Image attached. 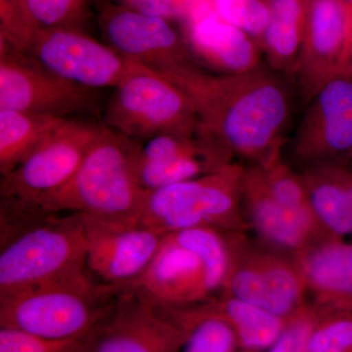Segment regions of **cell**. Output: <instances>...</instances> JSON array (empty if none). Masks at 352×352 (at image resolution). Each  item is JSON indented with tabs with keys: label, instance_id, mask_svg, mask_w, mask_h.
Listing matches in <instances>:
<instances>
[{
	"label": "cell",
	"instance_id": "8992f818",
	"mask_svg": "<svg viewBox=\"0 0 352 352\" xmlns=\"http://www.w3.org/2000/svg\"><path fill=\"white\" fill-rule=\"evenodd\" d=\"M105 129L103 122L63 119L38 148L0 179V210H43L41 204L73 177Z\"/></svg>",
	"mask_w": 352,
	"mask_h": 352
},
{
	"label": "cell",
	"instance_id": "7a4b0ae2",
	"mask_svg": "<svg viewBox=\"0 0 352 352\" xmlns=\"http://www.w3.org/2000/svg\"><path fill=\"white\" fill-rule=\"evenodd\" d=\"M139 143L105 126L73 177L46 198L41 208L139 223L150 192L136 182L132 168Z\"/></svg>",
	"mask_w": 352,
	"mask_h": 352
},
{
	"label": "cell",
	"instance_id": "44dd1931",
	"mask_svg": "<svg viewBox=\"0 0 352 352\" xmlns=\"http://www.w3.org/2000/svg\"><path fill=\"white\" fill-rule=\"evenodd\" d=\"M305 189L321 226L333 238L352 236V176L342 170L327 171L311 178Z\"/></svg>",
	"mask_w": 352,
	"mask_h": 352
},
{
	"label": "cell",
	"instance_id": "484cf974",
	"mask_svg": "<svg viewBox=\"0 0 352 352\" xmlns=\"http://www.w3.org/2000/svg\"><path fill=\"white\" fill-rule=\"evenodd\" d=\"M177 311L189 328L184 352H232L235 333L226 319L205 305L187 310L177 307Z\"/></svg>",
	"mask_w": 352,
	"mask_h": 352
},
{
	"label": "cell",
	"instance_id": "d4e9b609",
	"mask_svg": "<svg viewBox=\"0 0 352 352\" xmlns=\"http://www.w3.org/2000/svg\"><path fill=\"white\" fill-rule=\"evenodd\" d=\"M173 239L195 252L205 266L210 295L222 291L229 266L226 239L217 229L195 227L170 233Z\"/></svg>",
	"mask_w": 352,
	"mask_h": 352
},
{
	"label": "cell",
	"instance_id": "ffe728a7",
	"mask_svg": "<svg viewBox=\"0 0 352 352\" xmlns=\"http://www.w3.org/2000/svg\"><path fill=\"white\" fill-rule=\"evenodd\" d=\"M352 22V7L340 0H307L303 41L321 59L342 61Z\"/></svg>",
	"mask_w": 352,
	"mask_h": 352
},
{
	"label": "cell",
	"instance_id": "cb8c5ba5",
	"mask_svg": "<svg viewBox=\"0 0 352 352\" xmlns=\"http://www.w3.org/2000/svg\"><path fill=\"white\" fill-rule=\"evenodd\" d=\"M270 22L263 34L266 47L280 59L298 52L303 39L307 0H264Z\"/></svg>",
	"mask_w": 352,
	"mask_h": 352
},
{
	"label": "cell",
	"instance_id": "7402d4cb",
	"mask_svg": "<svg viewBox=\"0 0 352 352\" xmlns=\"http://www.w3.org/2000/svg\"><path fill=\"white\" fill-rule=\"evenodd\" d=\"M62 120L63 118L0 110V175L17 168Z\"/></svg>",
	"mask_w": 352,
	"mask_h": 352
},
{
	"label": "cell",
	"instance_id": "4dcf8cb0",
	"mask_svg": "<svg viewBox=\"0 0 352 352\" xmlns=\"http://www.w3.org/2000/svg\"><path fill=\"white\" fill-rule=\"evenodd\" d=\"M307 352H352V315L342 314L312 333Z\"/></svg>",
	"mask_w": 352,
	"mask_h": 352
},
{
	"label": "cell",
	"instance_id": "83f0119b",
	"mask_svg": "<svg viewBox=\"0 0 352 352\" xmlns=\"http://www.w3.org/2000/svg\"><path fill=\"white\" fill-rule=\"evenodd\" d=\"M36 31L21 0H0V53L28 54Z\"/></svg>",
	"mask_w": 352,
	"mask_h": 352
},
{
	"label": "cell",
	"instance_id": "f546056e",
	"mask_svg": "<svg viewBox=\"0 0 352 352\" xmlns=\"http://www.w3.org/2000/svg\"><path fill=\"white\" fill-rule=\"evenodd\" d=\"M85 338L51 340L17 329L0 327V352H80Z\"/></svg>",
	"mask_w": 352,
	"mask_h": 352
},
{
	"label": "cell",
	"instance_id": "2e32d148",
	"mask_svg": "<svg viewBox=\"0 0 352 352\" xmlns=\"http://www.w3.org/2000/svg\"><path fill=\"white\" fill-rule=\"evenodd\" d=\"M245 208L250 222L264 241L298 256L314 244L319 223L314 210H293L278 203L264 185L252 176L247 183Z\"/></svg>",
	"mask_w": 352,
	"mask_h": 352
},
{
	"label": "cell",
	"instance_id": "9a60e30c",
	"mask_svg": "<svg viewBox=\"0 0 352 352\" xmlns=\"http://www.w3.org/2000/svg\"><path fill=\"white\" fill-rule=\"evenodd\" d=\"M129 288L164 307H190L210 298L201 258L178 244L170 234H166L151 263Z\"/></svg>",
	"mask_w": 352,
	"mask_h": 352
},
{
	"label": "cell",
	"instance_id": "e0dca14e",
	"mask_svg": "<svg viewBox=\"0 0 352 352\" xmlns=\"http://www.w3.org/2000/svg\"><path fill=\"white\" fill-rule=\"evenodd\" d=\"M298 258L305 291L322 305L352 311V244L333 239Z\"/></svg>",
	"mask_w": 352,
	"mask_h": 352
},
{
	"label": "cell",
	"instance_id": "836d02e7",
	"mask_svg": "<svg viewBox=\"0 0 352 352\" xmlns=\"http://www.w3.org/2000/svg\"><path fill=\"white\" fill-rule=\"evenodd\" d=\"M342 62L344 64V66H346L347 75H352V22Z\"/></svg>",
	"mask_w": 352,
	"mask_h": 352
},
{
	"label": "cell",
	"instance_id": "8fae6325",
	"mask_svg": "<svg viewBox=\"0 0 352 352\" xmlns=\"http://www.w3.org/2000/svg\"><path fill=\"white\" fill-rule=\"evenodd\" d=\"M87 267L95 281L126 289L151 263L166 234L141 223L110 221L83 214Z\"/></svg>",
	"mask_w": 352,
	"mask_h": 352
},
{
	"label": "cell",
	"instance_id": "3957f363",
	"mask_svg": "<svg viewBox=\"0 0 352 352\" xmlns=\"http://www.w3.org/2000/svg\"><path fill=\"white\" fill-rule=\"evenodd\" d=\"M82 214L51 212L0 243V298L39 287L94 280L87 267Z\"/></svg>",
	"mask_w": 352,
	"mask_h": 352
},
{
	"label": "cell",
	"instance_id": "277c9868",
	"mask_svg": "<svg viewBox=\"0 0 352 352\" xmlns=\"http://www.w3.org/2000/svg\"><path fill=\"white\" fill-rule=\"evenodd\" d=\"M102 112L108 129L139 142L160 135H193L201 127L182 89L156 69L134 61Z\"/></svg>",
	"mask_w": 352,
	"mask_h": 352
},
{
	"label": "cell",
	"instance_id": "7c38bea8",
	"mask_svg": "<svg viewBox=\"0 0 352 352\" xmlns=\"http://www.w3.org/2000/svg\"><path fill=\"white\" fill-rule=\"evenodd\" d=\"M228 272L222 292L283 317L295 311L305 293L298 266L286 259L259 252H247L236 240H226Z\"/></svg>",
	"mask_w": 352,
	"mask_h": 352
},
{
	"label": "cell",
	"instance_id": "ba28073f",
	"mask_svg": "<svg viewBox=\"0 0 352 352\" xmlns=\"http://www.w3.org/2000/svg\"><path fill=\"white\" fill-rule=\"evenodd\" d=\"M188 335L170 307L127 288L85 336L80 352H177Z\"/></svg>",
	"mask_w": 352,
	"mask_h": 352
},
{
	"label": "cell",
	"instance_id": "4fadbf2b",
	"mask_svg": "<svg viewBox=\"0 0 352 352\" xmlns=\"http://www.w3.org/2000/svg\"><path fill=\"white\" fill-rule=\"evenodd\" d=\"M226 153L201 124L193 135H160L139 143L132 168L138 184L154 191L226 166Z\"/></svg>",
	"mask_w": 352,
	"mask_h": 352
},
{
	"label": "cell",
	"instance_id": "4316f807",
	"mask_svg": "<svg viewBox=\"0 0 352 352\" xmlns=\"http://www.w3.org/2000/svg\"><path fill=\"white\" fill-rule=\"evenodd\" d=\"M36 30L82 31L89 18V0H21Z\"/></svg>",
	"mask_w": 352,
	"mask_h": 352
},
{
	"label": "cell",
	"instance_id": "30bf717a",
	"mask_svg": "<svg viewBox=\"0 0 352 352\" xmlns=\"http://www.w3.org/2000/svg\"><path fill=\"white\" fill-rule=\"evenodd\" d=\"M27 55L64 80L98 90L117 87L131 66L107 43L76 30H38Z\"/></svg>",
	"mask_w": 352,
	"mask_h": 352
},
{
	"label": "cell",
	"instance_id": "52a82bcc",
	"mask_svg": "<svg viewBox=\"0 0 352 352\" xmlns=\"http://www.w3.org/2000/svg\"><path fill=\"white\" fill-rule=\"evenodd\" d=\"M239 168L226 164L207 175L150 191L139 223L170 234L195 227L233 230L239 214Z\"/></svg>",
	"mask_w": 352,
	"mask_h": 352
},
{
	"label": "cell",
	"instance_id": "9c48e42d",
	"mask_svg": "<svg viewBox=\"0 0 352 352\" xmlns=\"http://www.w3.org/2000/svg\"><path fill=\"white\" fill-rule=\"evenodd\" d=\"M99 103L98 89L64 80L29 55L0 53V110L68 119L98 112Z\"/></svg>",
	"mask_w": 352,
	"mask_h": 352
},
{
	"label": "cell",
	"instance_id": "603a6c76",
	"mask_svg": "<svg viewBox=\"0 0 352 352\" xmlns=\"http://www.w3.org/2000/svg\"><path fill=\"white\" fill-rule=\"evenodd\" d=\"M205 307L226 319L248 349L273 346L283 333L282 317L237 298L224 296L219 302Z\"/></svg>",
	"mask_w": 352,
	"mask_h": 352
},
{
	"label": "cell",
	"instance_id": "5bb4252c",
	"mask_svg": "<svg viewBox=\"0 0 352 352\" xmlns=\"http://www.w3.org/2000/svg\"><path fill=\"white\" fill-rule=\"evenodd\" d=\"M99 28L106 43L126 59L159 69L186 61L184 46L170 19L117 2H102Z\"/></svg>",
	"mask_w": 352,
	"mask_h": 352
},
{
	"label": "cell",
	"instance_id": "1f68e13d",
	"mask_svg": "<svg viewBox=\"0 0 352 352\" xmlns=\"http://www.w3.org/2000/svg\"><path fill=\"white\" fill-rule=\"evenodd\" d=\"M263 180L270 195L284 207L293 210H312L307 189L295 176L283 170H276Z\"/></svg>",
	"mask_w": 352,
	"mask_h": 352
},
{
	"label": "cell",
	"instance_id": "5b68a950",
	"mask_svg": "<svg viewBox=\"0 0 352 352\" xmlns=\"http://www.w3.org/2000/svg\"><path fill=\"white\" fill-rule=\"evenodd\" d=\"M120 291L90 280L1 296L0 327L51 340L83 338L101 320Z\"/></svg>",
	"mask_w": 352,
	"mask_h": 352
},
{
	"label": "cell",
	"instance_id": "d6a6232c",
	"mask_svg": "<svg viewBox=\"0 0 352 352\" xmlns=\"http://www.w3.org/2000/svg\"><path fill=\"white\" fill-rule=\"evenodd\" d=\"M310 335L309 324L305 321L298 322L283 331L270 352H302L303 349H307Z\"/></svg>",
	"mask_w": 352,
	"mask_h": 352
},
{
	"label": "cell",
	"instance_id": "e575fe53",
	"mask_svg": "<svg viewBox=\"0 0 352 352\" xmlns=\"http://www.w3.org/2000/svg\"><path fill=\"white\" fill-rule=\"evenodd\" d=\"M340 1L344 2V3H346V6L352 7V0H340Z\"/></svg>",
	"mask_w": 352,
	"mask_h": 352
},
{
	"label": "cell",
	"instance_id": "d6986e66",
	"mask_svg": "<svg viewBox=\"0 0 352 352\" xmlns=\"http://www.w3.org/2000/svg\"><path fill=\"white\" fill-rule=\"evenodd\" d=\"M312 115L316 150L330 155L351 151L352 78H333L323 85Z\"/></svg>",
	"mask_w": 352,
	"mask_h": 352
},
{
	"label": "cell",
	"instance_id": "6da1fadb",
	"mask_svg": "<svg viewBox=\"0 0 352 352\" xmlns=\"http://www.w3.org/2000/svg\"><path fill=\"white\" fill-rule=\"evenodd\" d=\"M156 71L184 92L226 152L263 157L287 124L288 97L270 78L210 75L188 60Z\"/></svg>",
	"mask_w": 352,
	"mask_h": 352
},
{
	"label": "cell",
	"instance_id": "ac0fdd59",
	"mask_svg": "<svg viewBox=\"0 0 352 352\" xmlns=\"http://www.w3.org/2000/svg\"><path fill=\"white\" fill-rule=\"evenodd\" d=\"M188 17L190 38L201 52L237 73L254 66V43L242 30L220 19L215 10L203 1L194 7Z\"/></svg>",
	"mask_w": 352,
	"mask_h": 352
},
{
	"label": "cell",
	"instance_id": "f1b7e54d",
	"mask_svg": "<svg viewBox=\"0 0 352 352\" xmlns=\"http://www.w3.org/2000/svg\"><path fill=\"white\" fill-rule=\"evenodd\" d=\"M220 19L251 36H263L270 22V9L264 0H214Z\"/></svg>",
	"mask_w": 352,
	"mask_h": 352
}]
</instances>
